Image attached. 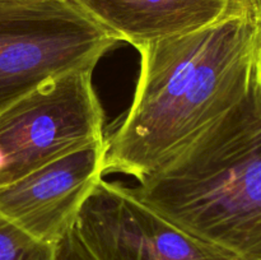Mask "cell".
I'll use <instances>...</instances> for the list:
<instances>
[{
	"label": "cell",
	"instance_id": "4",
	"mask_svg": "<svg viewBox=\"0 0 261 260\" xmlns=\"http://www.w3.org/2000/svg\"><path fill=\"white\" fill-rule=\"evenodd\" d=\"M103 122L91 70L45 81L0 110V185L105 140Z\"/></svg>",
	"mask_w": 261,
	"mask_h": 260
},
{
	"label": "cell",
	"instance_id": "10",
	"mask_svg": "<svg viewBox=\"0 0 261 260\" xmlns=\"http://www.w3.org/2000/svg\"><path fill=\"white\" fill-rule=\"evenodd\" d=\"M237 3L244 14L250 15L261 24V0H237Z\"/></svg>",
	"mask_w": 261,
	"mask_h": 260
},
{
	"label": "cell",
	"instance_id": "12",
	"mask_svg": "<svg viewBox=\"0 0 261 260\" xmlns=\"http://www.w3.org/2000/svg\"><path fill=\"white\" fill-rule=\"evenodd\" d=\"M3 165H4V161H3V155H2V153H0V170L3 168Z\"/></svg>",
	"mask_w": 261,
	"mask_h": 260
},
{
	"label": "cell",
	"instance_id": "13",
	"mask_svg": "<svg viewBox=\"0 0 261 260\" xmlns=\"http://www.w3.org/2000/svg\"><path fill=\"white\" fill-rule=\"evenodd\" d=\"M237 4H239V3H237Z\"/></svg>",
	"mask_w": 261,
	"mask_h": 260
},
{
	"label": "cell",
	"instance_id": "2",
	"mask_svg": "<svg viewBox=\"0 0 261 260\" xmlns=\"http://www.w3.org/2000/svg\"><path fill=\"white\" fill-rule=\"evenodd\" d=\"M129 191L188 233L240 260H261V110L254 83L237 106Z\"/></svg>",
	"mask_w": 261,
	"mask_h": 260
},
{
	"label": "cell",
	"instance_id": "9",
	"mask_svg": "<svg viewBox=\"0 0 261 260\" xmlns=\"http://www.w3.org/2000/svg\"><path fill=\"white\" fill-rule=\"evenodd\" d=\"M58 260H91L79 244L73 228L58 244Z\"/></svg>",
	"mask_w": 261,
	"mask_h": 260
},
{
	"label": "cell",
	"instance_id": "3",
	"mask_svg": "<svg viewBox=\"0 0 261 260\" xmlns=\"http://www.w3.org/2000/svg\"><path fill=\"white\" fill-rule=\"evenodd\" d=\"M117 42L75 0H0V110L54 76L93 71Z\"/></svg>",
	"mask_w": 261,
	"mask_h": 260
},
{
	"label": "cell",
	"instance_id": "11",
	"mask_svg": "<svg viewBox=\"0 0 261 260\" xmlns=\"http://www.w3.org/2000/svg\"><path fill=\"white\" fill-rule=\"evenodd\" d=\"M252 83H254L255 94H256L257 102L261 110V33L259 45H257L256 56H255V64H254V78H252Z\"/></svg>",
	"mask_w": 261,
	"mask_h": 260
},
{
	"label": "cell",
	"instance_id": "6",
	"mask_svg": "<svg viewBox=\"0 0 261 260\" xmlns=\"http://www.w3.org/2000/svg\"><path fill=\"white\" fill-rule=\"evenodd\" d=\"M106 140L0 185V214L38 241L58 245L103 176Z\"/></svg>",
	"mask_w": 261,
	"mask_h": 260
},
{
	"label": "cell",
	"instance_id": "7",
	"mask_svg": "<svg viewBox=\"0 0 261 260\" xmlns=\"http://www.w3.org/2000/svg\"><path fill=\"white\" fill-rule=\"evenodd\" d=\"M119 41L134 46L188 35L231 14L237 0H75ZM247 15V14H246Z\"/></svg>",
	"mask_w": 261,
	"mask_h": 260
},
{
	"label": "cell",
	"instance_id": "8",
	"mask_svg": "<svg viewBox=\"0 0 261 260\" xmlns=\"http://www.w3.org/2000/svg\"><path fill=\"white\" fill-rule=\"evenodd\" d=\"M0 260H58V245L33 239L0 214Z\"/></svg>",
	"mask_w": 261,
	"mask_h": 260
},
{
	"label": "cell",
	"instance_id": "1",
	"mask_svg": "<svg viewBox=\"0 0 261 260\" xmlns=\"http://www.w3.org/2000/svg\"><path fill=\"white\" fill-rule=\"evenodd\" d=\"M260 33L250 15L231 14L203 30L138 46L134 98L106 140L103 172L139 181L237 106L251 89Z\"/></svg>",
	"mask_w": 261,
	"mask_h": 260
},
{
	"label": "cell",
	"instance_id": "5",
	"mask_svg": "<svg viewBox=\"0 0 261 260\" xmlns=\"http://www.w3.org/2000/svg\"><path fill=\"white\" fill-rule=\"evenodd\" d=\"M73 231L91 260H240L103 178L82 205Z\"/></svg>",
	"mask_w": 261,
	"mask_h": 260
}]
</instances>
